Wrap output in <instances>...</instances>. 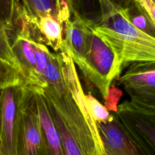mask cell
Returning <instances> with one entry per match:
<instances>
[{
	"instance_id": "6da1fadb",
	"label": "cell",
	"mask_w": 155,
	"mask_h": 155,
	"mask_svg": "<svg viewBox=\"0 0 155 155\" xmlns=\"http://www.w3.org/2000/svg\"><path fill=\"white\" fill-rule=\"evenodd\" d=\"M64 74L42 89L65 155H107L97 123L85 102L75 64L63 56Z\"/></svg>"
},
{
	"instance_id": "7a4b0ae2",
	"label": "cell",
	"mask_w": 155,
	"mask_h": 155,
	"mask_svg": "<svg viewBox=\"0 0 155 155\" xmlns=\"http://www.w3.org/2000/svg\"><path fill=\"white\" fill-rule=\"evenodd\" d=\"M97 1L99 18L89 19L90 27L113 51L119 74L132 64L155 62V38L134 26L119 4L113 0Z\"/></svg>"
},
{
	"instance_id": "3957f363",
	"label": "cell",
	"mask_w": 155,
	"mask_h": 155,
	"mask_svg": "<svg viewBox=\"0 0 155 155\" xmlns=\"http://www.w3.org/2000/svg\"><path fill=\"white\" fill-rule=\"evenodd\" d=\"M74 64L77 65L85 79L98 90L105 101L112 82L117 80L120 75L113 51L92 31L90 27L84 54Z\"/></svg>"
},
{
	"instance_id": "277c9868",
	"label": "cell",
	"mask_w": 155,
	"mask_h": 155,
	"mask_svg": "<svg viewBox=\"0 0 155 155\" xmlns=\"http://www.w3.org/2000/svg\"><path fill=\"white\" fill-rule=\"evenodd\" d=\"M17 94V155H46L35 91L31 86L21 84Z\"/></svg>"
},
{
	"instance_id": "5b68a950",
	"label": "cell",
	"mask_w": 155,
	"mask_h": 155,
	"mask_svg": "<svg viewBox=\"0 0 155 155\" xmlns=\"http://www.w3.org/2000/svg\"><path fill=\"white\" fill-rule=\"evenodd\" d=\"M117 80L136 109L155 115V62L132 64Z\"/></svg>"
},
{
	"instance_id": "8992f818",
	"label": "cell",
	"mask_w": 155,
	"mask_h": 155,
	"mask_svg": "<svg viewBox=\"0 0 155 155\" xmlns=\"http://www.w3.org/2000/svg\"><path fill=\"white\" fill-rule=\"evenodd\" d=\"M119 120L145 155H155V115L136 109L125 101L115 112Z\"/></svg>"
},
{
	"instance_id": "52a82bcc",
	"label": "cell",
	"mask_w": 155,
	"mask_h": 155,
	"mask_svg": "<svg viewBox=\"0 0 155 155\" xmlns=\"http://www.w3.org/2000/svg\"><path fill=\"white\" fill-rule=\"evenodd\" d=\"M17 86L1 88L0 142L2 155H17L16 145L18 110Z\"/></svg>"
},
{
	"instance_id": "ba28073f",
	"label": "cell",
	"mask_w": 155,
	"mask_h": 155,
	"mask_svg": "<svg viewBox=\"0 0 155 155\" xmlns=\"http://www.w3.org/2000/svg\"><path fill=\"white\" fill-rule=\"evenodd\" d=\"M105 123H97L107 155H145L130 136L115 112Z\"/></svg>"
},
{
	"instance_id": "9c48e42d",
	"label": "cell",
	"mask_w": 155,
	"mask_h": 155,
	"mask_svg": "<svg viewBox=\"0 0 155 155\" xmlns=\"http://www.w3.org/2000/svg\"><path fill=\"white\" fill-rule=\"evenodd\" d=\"M31 87L35 91L46 155H65L59 133L52 117L43 90L42 88Z\"/></svg>"
},
{
	"instance_id": "30bf717a",
	"label": "cell",
	"mask_w": 155,
	"mask_h": 155,
	"mask_svg": "<svg viewBox=\"0 0 155 155\" xmlns=\"http://www.w3.org/2000/svg\"><path fill=\"white\" fill-rule=\"evenodd\" d=\"M0 61L19 73L22 81L20 63L12 47L7 27L0 15Z\"/></svg>"
},
{
	"instance_id": "8fae6325",
	"label": "cell",
	"mask_w": 155,
	"mask_h": 155,
	"mask_svg": "<svg viewBox=\"0 0 155 155\" xmlns=\"http://www.w3.org/2000/svg\"><path fill=\"white\" fill-rule=\"evenodd\" d=\"M124 8L129 20L134 26L145 33L155 38V29L137 8L134 2L126 7H124Z\"/></svg>"
},
{
	"instance_id": "7c38bea8",
	"label": "cell",
	"mask_w": 155,
	"mask_h": 155,
	"mask_svg": "<svg viewBox=\"0 0 155 155\" xmlns=\"http://www.w3.org/2000/svg\"><path fill=\"white\" fill-rule=\"evenodd\" d=\"M84 99L90 113L96 122L105 123L111 118V112L109 111L91 93L85 94Z\"/></svg>"
},
{
	"instance_id": "4fadbf2b",
	"label": "cell",
	"mask_w": 155,
	"mask_h": 155,
	"mask_svg": "<svg viewBox=\"0 0 155 155\" xmlns=\"http://www.w3.org/2000/svg\"><path fill=\"white\" fill-rule=\"evenodd\" d=\"M22 84V81L19 73L0 61V88Z\"/></svg>"
},
{
	"instance_id": "5bb4252c",
	"label": "cell",
	"mask_w": 155,
	"mask_h": 155,
	"mask_svg": "<svg viewBox=\"0 0 155 155\" xmlns=\"http://www.w3.org/2000/svg\"><path fill=\"white\" fill-rule=\"evenodd\" d=\"M140 12L155 29V0H133Z\"/></svg>"
},
{
	"instance_id": "9a60e30c",
	"label": "cell",
	"mask_w": 155,
	"mask_h": 155,
	"mask_svg": "<svg viewBox=\"0 0 155 155\" xmlns=\"http://www.w3.org/2000/svg\"><path fill=\"white\" fill-rule=\"evenodd\" d=\"M56 11L58 15L70 16L78 9V0H54Z\"/></svg>"
},
{
	"instance_id": "2e32d148",
	"label": "cell",
	"mask_w": 155,
	"mask_h": 155,
	"mask_svg": "<svg viewBox=\"0 0 155 155\" xmlns=\"http://www.w3.org/2000/svg\"><path fill=\"white\" fill-rule=\"evenodd\" d=\"M0 15L7 27L12 20V0H0Z\"/></svg>"
},
{
	"instance_id": "e0dca14e",
	"label": "cell",
	"mask_w": 155,
	"mask_h": 155,
	"mask_svg": "<svg viewBox=\"0 0 155 155\" xmlns=\"http://www.w3.org/2000/svg\"><path fill=\"white\" fill-rule=\"evenodd\" d=\"M116 3L119 4L123 7H126L130 4L133 2V0H113ZM79 2L81 6L82 5H87L89 6L90 5V0H79Z\"/></svg>"
},
{
	"instance_id": "ac0fdd59",
	"label": "cell",
	"mask_w": 155,
	"mask_h": 155,
	"mask_svg": "<svg viewBox=\"0 0 155 155\" xmlns=\"http://www.w3.org/2000/svg\"><path fill=\"white\" fill-rule=\"evenodd\" d=\"M12 2L16 3V4H19L23 6L25 5L27 3V0H12Z\"/></svg>"
},
{
	"instance_id": "d6986e66",
	"label": "cell",
	"mask_w": 155,
	"mask_h": 155,
	"mask_svg": "<svg viewBox=\"0 0 155 155\" xmlns=\"http://www.w3.org/2000/svg\"><path fill=\"white\" fill-rule=\"evenodd\" d=\"M1 88H0V96H1ZM2 151H1V142H0V155H2Z\"/></svg>"
},
{
	"instance_id": "ffe728a7",
	"label": "cell",
	"mask_w": 155,
	"mask_h": 155,
	"mask_svg": "<svg viewBox=\"0 0 155 155\" xmlns=\"http://www.w3.org/2000/svg\"></svg>"
}]
</instances>
